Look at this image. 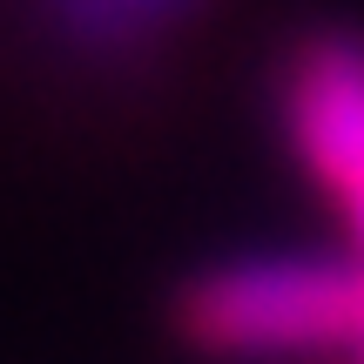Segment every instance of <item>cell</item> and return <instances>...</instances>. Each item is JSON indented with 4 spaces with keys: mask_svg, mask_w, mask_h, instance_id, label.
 <instances>
[{
    "mask_svg": "<svg viewBox=\"0 0 364 364\" xmlns=\"http://www.w3.org/2000/svg\"><path fill=\"white\" fill-rule=\"evenodd\" d=\"M182 331L203 351L284 358L364 344V270L324 257H250L182 290Z\"/></svg>",
    "mask_w": 364,
    "mask_h": 364,
    "instance_id": "1",
    "label": "cell"
},
{
    "mask_svg": "<svg viewBox=\"0 0 364 364\" xmlns=\"http://www.w3.org/2000/svg\"><path fill=\"white\" fill-rule=\"evenodd\" d=\"M284 122L311 176L344 203L364 209V41L311 34L284 75Z\"/></svg>",
    "mask_w": 364,
    "mask_h": 364,
    "instance_id": "2",
    "label": "cell"
},
{
    "mask_svg": "<svg viewBox=\"0 0 364 364\" xmlns=\"http://www.w3.org/2000/svg\"><path fill=\"white\" fill-rule=\"evenodd\" d=\"M48 14L81 48H129V41H149L162 27L203 14V0H48Z\"/></svg>",
    "mask_w": 364,
    "mask_h": 364,
    "instance_id": "3",
    "label": "cell"
},
{
    "mask_svg": "<svg viewBox=\"0 0 364 364\" xmlns=\"http://www.w3.org/2000/svg\"><path fill=\"white\" fill-rule=\"evenodd\" d=\"M358 351H364V344H358Z\"/></svg>",
    "mask_w": 364,
    "mask_h": 364,
    "instance_id": "4",
    "label": "cell"
}]
</instances>
